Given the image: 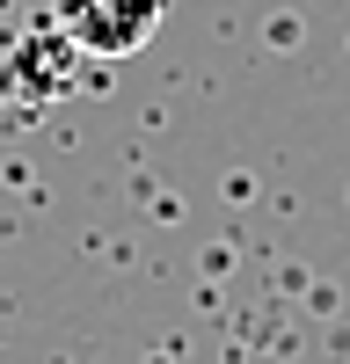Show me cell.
<instances>
[{
	"mask_svg": "<svg viewBox=\"0 0 350 364\" xmlns=\"http://www.w3.org/2000/svg\"><path fill=\"white\" fill-rule=\"evenodd\" d=\"M73 58H80V44L66 37L58 22H37V29H22L15 37V51H8V87H29V102H51V95H66L73 87Z\"/></svg>",
	"mask_w": 350,
	"mask_h": 364,
	"instance_id": "2",
	"label": "cell"
},
{
	"mask_svg": "<svg viewBox=\"0 0 350 364\" xmlns=\"http://www.w3.org/2000/svg\"><path fill=\"white\" fill-rule=\"evenodd\" d=\"M161 15L168 0H51V22L80 44V58H139Z\"/></svg>",
	"mask_w": 350,
	"mask_h": 364,
	"instance_id": "1",
	"label": "cell"
}]
</instances>
